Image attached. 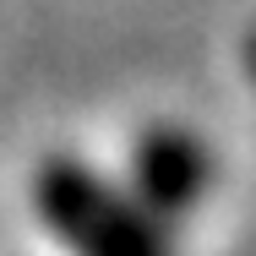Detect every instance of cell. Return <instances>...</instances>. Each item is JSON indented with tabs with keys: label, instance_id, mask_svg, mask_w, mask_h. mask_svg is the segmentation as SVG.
Listing matches in <instances>:
<instances>
[{
	"label": "cell",
	"instance_id": "3957f363",
	"mask_svg": "<svg viewBox=\"0 0 256 256\" xmlns=\"http://www.w3.org/2000/svg\"><path fill=\"white\" fill-rule=\"evenodd\" d=\"M240 60H246V76H251V88H256V28L246 33V44H240Z\"/></svg>",
	"mask_w": 256,
	"mask_h": 256
},
{
	"label": "cell",
	"instance_id": "7a4b0ae2",
	"mask_svg": "<svg viewBox=\"0 0 256 256\" xmlns=\"http://www.w3.org/2000/svg\"><path fill=\"white\" fill-rule=\"evenodd\" d=\"M212 180H218V164H212V148L196 131H186V126H148L131 142L120 186L131 191L136 207H148L164 229H174L180 218H191L207 202Z\"/></svg>",
	"mask_w": 256,
	"mask_h": 256
},
{
	"label": "cell",
	"instance_id": "6da1fadb",
	"mask_svg": "<svg viewBox=\"0 0 256 256\" xmlns=\"http://www.w3.org/2000/svg\"><path fill=\"white\" fill-rule=\"evenodd\" d=\"M33 212L66 256H174L169 229L93 164L50 153L33 169Z\"/></svg>",
	"mask_w": 256,
	"mask_h": 256
}]
</instances>
